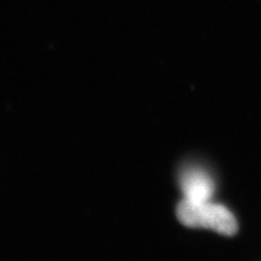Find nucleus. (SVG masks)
<instances>
[{
  "label": "nucleus",
  "mask_w": 261,
  "mask_h": 261,
  "mask_svg": "<svg viewBox=\"0 0 261 261\" xmlns=\"http://www.w3.org/2000/svg\"><path fill=\"white\" fill-rule=\"evenodd\" d=\"M176 216L184 225L205 227L231 236L238 232V221L232 212L219 203L183 199L177 205Z\"/></svg>",
  "instance_id": "1"
},
{
  "label": "nucleus",
  "mask_w": 261,
  "mask_h": 261,
  "mask_svg": "<svg viewBox=\"0 0 261 261\" xmlns=\"http://www.w3.org/2000/svg\"><path fill=\"white\" fill-rule=\"evenodd\" d=\"M181 191L186 200L206 201L210 200L216 192L214 178L202 168L191 166L184 168L178 178Z\"/></svg>",
  "instance_id": "2"
}]
</instances>
